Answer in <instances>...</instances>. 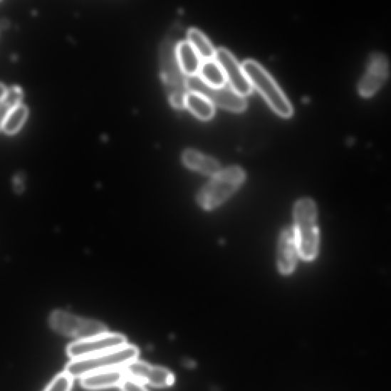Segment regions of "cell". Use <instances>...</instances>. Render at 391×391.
<instances>
[{"mask_svg":"<svg viewBox=\"0 0 391 391\" xmlns=\"http://www.w3.org/2000/svg\"><path fill=\"white\" fill-rule=\"evenodd\" d=\"M293 219L300 257L304 261H312L318 253L320 239L316 225L317 209L311 199L302 198L296 203Z\"/></svg>","mask_w":391,"mask_h":391,"instance_id":"6da1fadb","label":"cell"},{"mask_svg":"<svg viewBox=\"0 0 391 391\" xmlns=\"http://www.w3.org/2000/svg\"><path fill=\"white\" fill-rule=\"evenodd\" d=\"M245 179L246 173L239 166L221 169L199 190L197 197L198 204L207 210L217 208L237 192Z\"/></svg>","mask_w":391,"mask_h":391,"instance_id":"7a4b0ae2","label":"cell"},{"mask_svg":"<svg viewBox=\"0 0 391 391\" xmlns=\"http://www.w3.org/2000/svg\"><path fill=\"white\" fill-rule=\"evenodd\" d=\"M139 354L138 348L126 345L114 351L72 360L67 365L65 372L73 379L82 378L95 372L123 368L137 360Z\"/></svg>","mask_w":391,"mask_h":391,"instance_id":"3957f363","label":"cell"},{"mask_svg":"<svg viewBox=\"0 0 391 391\" xmlns=\"http://www.w3.org/2000/svg\"><path fill=\"white\" fill-rule=\"evenodd\" d=\"M253 88L262 95L274 112L284 118H291L293 108L286 94L261 63L253 59L242 63Z\"/></svg>","mask_w":391,"mask_h":391,"instance_id":"277c9868","label":"cell"},{"mask_svg":"<svg viewBox=\"0 0 391 391\" xmlns=\"http://www.w3.org/2000/svg\"><path fill=\"white\" fill-rule=\"evenodd\" d=\"M178 41L167 38L161 47V68L169 100L177 109L185 108V98L189 92L187 77L184 75L177 57Z\"/></svg>","mask_w":391,"mask_h":391,"instance_id":"5b68a950","label":"cell"},{"mask_svg":"<svg viewBox=\"0 0 391 391\" xmlns=\"http://www.w3.org/2000/svg\"><path fill=\"white\" fill-rule=\"evenodd\" d=\"M390 76V63L386 54L373 51L367 57L365 71L357 83V92L363 99L372 98Z\"/></svg>","mask_w":391,"mask_h":391,"instance_id":"8992f818","label":"cell"},{"mask_svg":"<svg viewBox=\"0 0 391 391\" xmlns=\"http://www.w3.org/2000/svg\"><path fill=\"white\" fill-rule=\"evenodd\" d=\"M50 325L56 332L78 340L108 333L107 326L100 322L82 319L63 311H56L51 315Z\"/></svg>","mask_w":391,"mask_h":391,"instance_id":"52a82bcc","label":"cell"},{"mask_svg":"<svg viewBox=\"0 0 391 391\" xmlns=\"http://www.w3.org/2000/svg\"><path fill=\"white\" fill-rule=\"evenodd\" d=\"M189 91L202 93L214 105L221 108L234 112H242L247 108L246 97L242 96L227 83L223 87L208 85L199 75L187 77Z\"/></svg>","mask_w":391,"mask_h":391,"instance_id":"ba28073f","label":"cell"},{"mask_svg":"<svg viewBox=\"0 0 391 391\" xmlns=\"http://www.w3.org/2000/svg\"><path fill=\"white\" fill-rule=\"evenodd\" d=\"M126 345L128 343L123 335L108 333L70 344L67 348V354L72 360H77L114 351Z\"/></svg>","mask_w":391,"mask_h":391,"instance_id":"9c48e42d","label":"cell"},{"mask_svg":"<svg viewBox=\"0 0 391 391\" xmlns=\"http://www.w3.org/2000/svg\"><path fill=\"white\" fill-rule=\"evenodd\" d=\"M215 59L223 68L229 85L242 96H248L252 92L253 86L242 63L241 65L234 54L223 47L217 49Z\"/></svg>","mask_w":391,"mask_h":391,"instance_id":"30bf717a","label":"cell"},{"mask_svg":"<svg viewBox=\"0 0 391 391\" xmlns=\"http://www.w3.org/2000/svg\"><path fill=\"white\" fill-rule=\"evenodd\" d=\"M123 369L127 377L155 387L172 386L175 380L174 375L169 370L142 361L135 360Z\"/></svg>","mask_w":391,"mask_h":391,"instance_id":"8fae6325","label":"cell"},{"mask_svg":"<svg viewBox=\"0 0 391 391\" xmlns=\"http://www.w3.org/2000/svg\"><path fill=\"white\" fill-rule=\"evenodd\" d=\"M300 252L293 226L282 230L278 249V266L283 276H289L297 266Z\"/></svg>","mask_w":391,"mask_h":391,"instance_id":"7c38bea8","label":"cell"},{"mask_svg":"<svg viewBox=\"0 0 391 391\" xmlns=\"http://www.w3.org/2000/svg\"><path fill=\"white\" fill-rule=\"evenodd\" d=\"M126 377L124 369L118 368L88 375L80 378V383L83 388L98 390L120 387Z\"/></svg>","mask_w":391,"mask_h":391,"instance_id":"4fadbf2b","label":"cell"},{"mask_svg":"<svg viewBox=\"0 0 391 391\" xmlns=\"http://www.w3.org/2000/svg\"><path fill=\"white\" fill-rule=\"evenodd\" d=\"M182 161L190 170L214 177L221 170V165L216 158L193 149L186 150L182 155Z\"/></svg>","mask_w":391,"mask_h":391,"instance_id":"5bb4252c","label":"cell"},{"mask_svg":"<svg viewBox=\"0 0 391 391\" xmlns=\"http://www.w3.org/2000/svg\"><path fill=\"white\" fill-rule=\"evenodd\" d=\"M177 57L187 77L198 75L203 60L187 40L178 41Z\"/></svg>","mask_w":391,"mask_h":391,"instance_id":"9a60e30c","label":"cell"},{"mask_svg":"<svg viewBox=\"0 0 391 391\" xmlns=\"http://www.w3.org/2000/svg\"><path fill=\"white\" fill-rule=\"evenodd\" d=\"M185 108L202 120L212 119L215 114L214 103L203 94L195 91L187 93L185 98Z\"/></svg>","mask_w":391,"mask_h":391,"instance_id":"2e32d148","label":"cell"},{"mask_svg":"<svg viewBox=\"0 0 391 391\" xmlns=\"http://www.w3.org/2000/svg\"><path fill=\"white\" fill-rule=\"evenodd\" d=\"M187 41L203 61L216 58L217 49L212 42L199 29L192 27L187 31Z\"/></svg>","mask_w":391,"mask_h":391,"instance_id":"e0dca14e","label":"cell"},{"mask_svg":"<svg viewBox=\"0 0 391 391\" xmlns=\"http://www.w3.org/2000/svg\"><path fill=\"white\" fill-rule=\"evenodd\" d=\"M198 75L209 86L219 88L227 83L225 73L216 59L203 61Z\"/></svg>","mask_w":391,"mask_h":391,"instance_id":"ac0fdd59","label":"cell"},{"mask_svg":"<svg viewBox=\"0 0 391 391\" xmlns=\"http://www.w3.org/2000/svg\"><path fill=\"white\" fill-rule=\"evenodd\" d=\"M28 115V109L24 105L19 104L10 110L1 120V130L4 132L11 135L17 132L23 126Z\"/></svg>","mask_w":391,"mask_h":391,"instance_id":"d6986e66","label":"cell"},{"mask_svg":"<svg viewBox=\"0 0 391 391\" xmlns=\"http://www.w3.org/2000/svg\"><path fill=\"white\" fill-rule=\"evenodd\" d=\"M22 98V92L17 87L5 89L1 85V120L10 111L17 107Z\"/></svg>","mask_w":391,"mask_h":391,"instance_id":"ffe728a7","label":"cell"},{"mask_svg":"<svg viewBox=\"0 0 391 391\" xmlns=\"http://www.w3.org/2000/svg\"><path fill=\"white\" fill-rule=\"evenodd\" d=\"M72 385L73 378L65 372L53 379L44 391H71Z\"/></svg>","mask_w":391,"mask_h":391,"instance_id":"44dd1931","label":"cell"},{"mask_svg":"<svg viewBox=\"0 0 391 391\" xmlns=\"http://www.w3.org/2000/svg\"><path fill=\"white\" fill-rule=\"evenodd\" d=\"M120 387L122 391H149L142 383L130 377L124 380Z\"/></svg>","mask_w":391,"mask_h":391,"instance_id":"7402d4cb","label":"cell"},{"mask_svg":"<svg viewBox=\"0 0 391 391\" xmlns=\"http://www.w3.org/2000/svg\"><path fill=\"white\" fill-rule=\"evenodd\" d=\"M355 142V139L353 136L348 137V138L345 140V143L348 146L353 145Z\"/></svg>","mask_w":391,"mask_h":391,"instance_id":"603a6c76","label":"cell"}]
</instances>
